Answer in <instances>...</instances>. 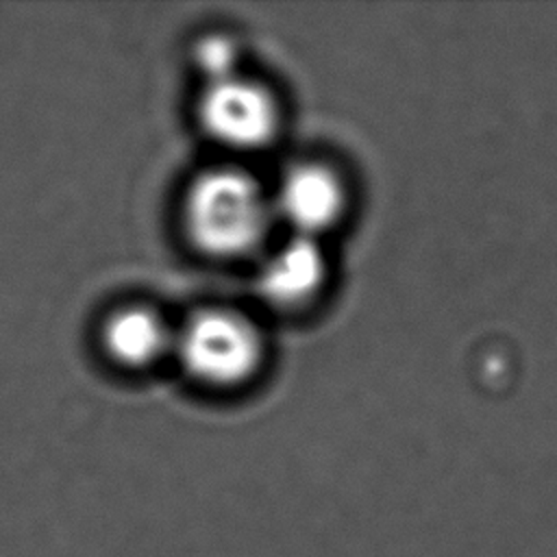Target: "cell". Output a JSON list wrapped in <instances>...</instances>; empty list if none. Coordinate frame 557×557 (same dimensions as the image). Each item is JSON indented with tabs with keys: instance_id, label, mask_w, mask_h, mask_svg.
I'll use <instances>...</instances> for the list:
<instances>
[{
	"instance_id": "7",
	"label": "cell",
	"mask_w": 557,
	"mask_h": 557,
	"mask_svg": "<svg viewBox=\"0 0 557 557\" xmlns=\"http://www.w3.org/2000/svg\"><path fill=\"white\" fill-rule=\"evenodd\" d=\"M237 46L226 35H205L194 46V63L207 76V83H215L237 74Z\"/></svg>"
},
{
	"instance_id": "2",
	"label": "cell",
	"mask_w": 557,
	"mask_h": 557,
	"mask_svg": "<svg viewBox=\"0 0 557 557\" xmlns=\"http://www.w3.org/2000/svg\"><path fill=\"white\" fill-rule=\"evenodd\" d=\"M183 368L211 387H233L248 381L263 357L259 329L231 309L196 311L174 335Z\"/></svg>"
},
{
	"instance_id": "5",
	"label": "cell",
	"mask_w": 557,
	"mask_h": 557,
	"mask_svg": "<svg viewBox=\"0 0 557 557\" xmlns=\"http://www.w3.org/2000/svg\"><path fill=\"white\" fill-rule=\"evenodd\" d=\"M326 278L324 252L313 237L292 235L259 265V294L283 309L311 300Z\"/></svg>"
},
{
	"instance_id": "3",
	"label": "cell",
	"mask_w": 557,
	"mask_h": 557,
	"mask_svg": "<svg viewBox=\"0 0 557 557\" xmlns=\"http://www.w3.org/2000/svg\"><path fill=\"white\" fill-rule=\"evenodd\" d=\"M198 117L215 141L252 150L272 141L278 128V104L270 89L235 74L207 83L198 102Z\"/></svg>"
},
{
	"instance_id": "4",
	"label": "cell",
	"mask_w": 557,
	"mask_h": 557,
	"mask_svg": "<svg viewBox=\"0 0 557 557\" xmlns=\"http://www.w3.org/2000/svg\"><path fill=\"white\" fill-rule=\"evenodd\" d=\"M346 205L339 176L322 163L289 168L272 198V209L294 228V235L318 237L331 228Z\"/></svg>"
},
{
	"instance_id": "1",
	"label": "cell",
	"mask_w": 557,
	"mask_h": 557,
	"mask_svg": "<svg viewBox=\"0 0 557 557\" xmlns=\"http://www.w3.org/2000/svg\"><path fill=\"white\" fill-rule=\"evenodd\" d=\"M272 211V200L248 172L211 168L191 181L183 200V224L198 250L233 259L263 242Z\"/></svg>"
},
{
	"instance_id": "6",
	"label": "cell",
	"mask_w": 557,
	"mask_h": 557,
	"mask_svg": "<svg viewBox=\"0 0 557 557\" xmlns=\"http://www.w3.org/2000/svg\"><path fill=\"white\" fill-rule=\"evenodd\" d=\"M174 337L165 322L146 307H124L113 311L102 326V346L107 355L126 368L154 363L170 350Z\"/></svg>"
}]
</instances>
